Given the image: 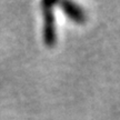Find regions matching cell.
I'll use <instances>...</instances> for the list:
<instances>
[{
    "mask_svg": "<svg viewBox=\"0 0 120 120\" xmlns=\"http://www.w3.org/2000/svg\"><path fill=\"white\" fill-rule=\"evenodd\" d=\"M55 1H42V15H43V42L48 48H52L57 42V29L56 19L53 12Z\"/></svg>",
    "mask_w": 120,
    "mask_h": 120,
    "instance_id": "6da1fadb",
    "label": "cell"
},
{
    "mask_svg": "<svg viewBox=\"0 0 120 120\" xmlns=\"http://www.w3.org/2000/svg\"><path fill=\"white\" fill-rule=\"evenodd\" d=\"M61 9L64 13L76 23H83L87 20V13L81 6L72 1H61Z\"/></svg>",
    "mask_w": 120,
    "mask_h": 120,
    "instance_id": "7a4b0ae2",
    "label": "cell"
}]
</instances>
